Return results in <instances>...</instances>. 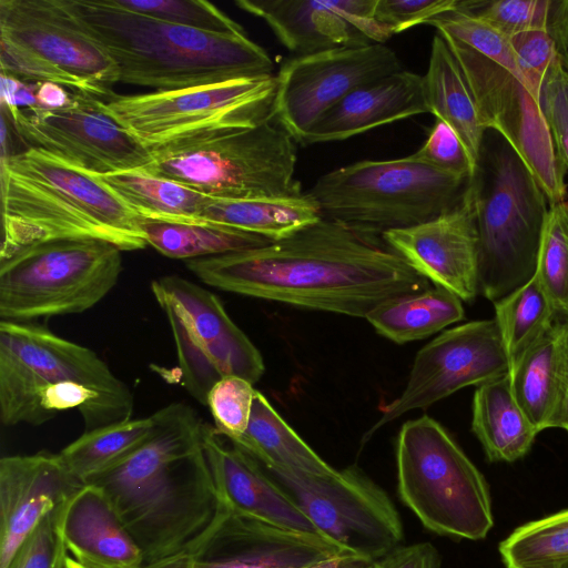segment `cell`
Here are the masks:
<instances>
[{
  "mask_svg": "<svg viewBox=\"0 0 568 568\" xmlns=\"http://www.w3.org/2000/svg\"><path fill=\"white\" fill-rule=\"evenodd\" d=\"M185 266L222 291L365 318L389 300L430 287L382 235L324 217L267 245Z\"/></svg>",
  "mask_w": 568,
  "mask_h": 568,
  "instance_id": "6da1fadb",
  "label": "cell"
},
{
  "mask_svg": "<svg viewBox=\"0 0 568 568\" xmlns=\"http://www.w3.org/2000/svg\"><path fill=\"white\" fill-rule=\"evenodd\" d=\"M162 410L158 429L142 446L87 483L110 498L145 566L182 550L220 508L202 444L204 422L183 403Z\"/></svg>",
  "mask_w": 568,
  "mask_h": 568,
  "instance_id": "7a4b0ae2",
  "label": "cell"
},
{
  "mask_svg": "<svg viewBox=\"0 0 568 568\" xmlns=\"http://www.w3.org/2000/svg\"><path fill=\"white\" fill-rule=\"evenodd\" d=\"M0 262L58 240H100L123 251L144 248L134 213L98 175L28 148L1 162Z\"/></svg>",
  "mask_w": 568,
  "mask_h": 568,
  "instance_id": "3957f363",
  "label": "cell"
},
{
  "mask_svg": "<svg viewBox=\"0 0 568 568\" xmlns=\"http://www.w3.org/2000/svg\"><path fill=\"white\" fill-rule=\"evenodd\" d=\"M63 1L115 62L119 82L163 92L273 74V60L246 34L200 31L108 0Z\"/></svg>",
  "mask_w": 568,
  "mask_h": 568,
  "instance_id": "277c9868",
  "label": "cell"
},
{
  "mask_svg": "<svg viewBox=\"0 0 568 568\" xmlns=\"http://www.w3.org/2000/svg\"><path fill=\"white\" fill-rule=\"evenodd\" d=\"M273 120L181 135L151 148L152 162L143 171L212 199L301 196L296 141Z\"/></svg>",
  "mask_w": 568,
  "mask_h": 568,
  "instance_id": "5b68a950",
  "label": "cell"
},
{
  "mask_svg": "<svg viewBox=\"0 0 568 568\" xmlns=\"http://www.w3.org/2000/svg\"><path fill=\"white\" fill-rule=\"evenodd\" d=\"M468 182L408 155L341 166L320 176L306 194L322 217L382 235L453 210Z\"/></svg>",
  "mask_w": 568,
  "mask_h": 568,
  "instance_id": "8992f818",
  "label": "cell"
},
{
  "mask_svg": "<svg viewBox=\"0 0 568 568\" xmlns=\"http://www.w3.org/2000/svg\"><path fill=\"white\" fill-rule=\"evenodd\" d=\"M400 500L437 535L484 539L494 525L488 485L447 430L424 415L396 443Z\"/></svg>",
  "mask_w": 568,
  "mask_h": 568,
  "instance_id": "52a82bcc",
  "label": "cell"
},
{
  "mask_svg": "<svg viewBox=\"0 0 568 568\" xmlns=\"http://www.w3.org/2000/svg\"><path fill=\"white\" fill-rule=\"evenodd\" d=\"M121 250L100 240L40 243L0 262V321L80 314L116 285Z\"/></svg>",
  "mask_w": 568,
  "mask_h": 568,
  "instance_id": "ba28073f",
  "label": "cell"
},
{
  "mask_svg": "<svg viewBox=\"0 0 568 568\" xmlns=\"http://www.w3.org/2000/svg\"><path fill=\"white\" fill-rule=\"evenodd\" d=\"M478 181V286L493 303L536 273L548 200L518 155L507 145L491 159L489 189Z\"/></svg>",
  "mask_w": 568,
  "mask_h": 568,
  "instance_id": "9c48e42d",
  "label": "cell"
},
{
  "mask_svg": "<svg viewBox=\"0 0 568 568\" xmlns=\"http://www.w3.org/2000/svg\"><path fill=\"white\" fill-rule=\"evenodd\" d=\"M74 381L95 390L121 417L132 418L134 397L92 349L33 323L0 321V418L36 426V397L48 385Z\"/></svg>",
  "mask_w": 568,
  "mask_h": 568,
  "instance_id": "30bf717a",
  "label": "cell"
},
{
  "mask_svg": "<svg viewBox=\"0 0 568 568\" xmlns=\"http://www.w3.org/2000/svg\"><path fill=\"white\" fill-rule=\"evenodd\" d=\"M152 294L172 331L181 383L202 405L213 385L239 376L252 384L263 375V357L211 291L179 275L151 282Z\"/></svg>",
  "mask_w": 568,
  "mask_h": 568,
  "instance_id": "8fae6325",
  "label": "cell"
},
{
  "mask_svg": "<svg viewBox=\"0 0 568 568\" xmlns=\"http://www.w3.org/2000/svg\"><path fill=\"white\" fill-rule=\"evenodd\" d=\"M275 74L174 91L114 94L106 110L149 149L216 128H251L273 120Z\"/></svg>",
  "mask_w": 568,
  "mask_h": 568,
  "instance_id": "7c38bea8",
  "label": "cell"
},
{
  "mask_svg": "<svg viewBox=\"0 0 568 568\" xmlns=\"http://www.w3.org/2000/svg\"><path fill=\"white\" fill-rule=\"evenodd\" d=\"M262 468L320 535L345 550L375 561L400 545L404 529L398 510L359 468L327 475Z\"/></svg>",
  "mask_w": 568,
  "mask_h": 568,
  "instance_id": "4fadbf2b",
  "label": "cell"
},
{
  "mask_svg": "<svg viewBox=\"0 0 568 568\" xmlns=\"http://www.w3.org/2000/svg\"><path fill=\"white\" fill-rule=\"evenodd\" d=\"M443 39L466 78L484 128L501 135L549 204L566 201L567 172L557 156L540 103L507 70L457 41Z\"/></svg>",
  "mask_w": 568,
  "mask_h": 568,
  "instance_id": "5bb4252c",
  "label": "cell"
},
{
  "mask_svg": "<svg viewBox=\"0 0 568 568\" xmlns=\"http://www.w3.org/2000/svg\"><path fill=\"white\" fill-rule=\"evenodd\" d=\"M7 115L28 148L43 150L94 175L143 170L152 162L150 149L106 110L104 100L97 97L74 92L68 108L57 111L19 109Z\"/></svg>",
  "mask_w": 568,
  "mask_h": 568,
  "instance_id": "9a60e30c",
  "label": "cell"
},
{
  "mask_svg": "<svg viewBox=\"0 0 568 568\" xmlns=\"http://www.w3.org/2000/svg\"><path fill=\"white\" fill-rule=\"evenodd\" d=\"M403 70L384 43L337 48L286 60L276 74L274 120L296 143L357 88Z\"/></svg>",
  "mask_w": 568,
  "mask_h": 568,
  "instance_id": "2e32d148",
  "label": "cell"
},
{
  "mask_svg": "<svg viewBox=\"0 0 568 568\" xmlns=\"http://www.w3.org/2000/svg\"><path fill=\"white\" fill-rule=\"evenodd\" d=\"M509 368L494 318L447 329L418 351L404 390L385 405L366 438L409 410L426 408L464 387L498 378Z\"/></svg>",
  "mask_w": 568,
  "mask_h": 568,
  "instance_id": "e0dca14e",
  "label": "cell"
},
{
  "mask_svg": "<svg viewBox=\"0 0 568 568\" xmlns=\"http://www.w3.org/2000/svg\"><path fill=\"white\" fill-rule=\"evenodd\" d=\"M344 551L321 535L242 516L220 504L211 524L187 546L144 568H307Z\"/></svg>",
  "mask_w": 568,
  "mask_h": 568,
  "instance_id": "ac0fdd59",
  "label": "cell"
},
{
  "mask_svg": "<svg viewBox=\"0 0 568 568\" xmlns=\"http://www.w3.org/2000/svg\"><path fill=\"white\" fill-rule=\"evenodd\" d=\"M0 36L89 84L106 101L119 70L63 0H0Z\"/></svg>",
  "mask_w": 568,
  "mask_h": 568,
  "instance_id": "d6986e66",
  "label": "cell"
},
{
  "mask_svg": "<svg viewBox=\"0 0 568 568\" xmlns=\"http://www.w3.org/2000/svg\"><path fill=\"white\" fill-rule=\"evenodd\" d=\"M477 194L475 176L453 210L425 223L382 234L418 274L467 303L479 294Z\"/></svg>",
  "mask_w": 568,
  "mask_h": 568,
  "instance_id": "ffe728a7",
  "label": "cell"
},
{
  "mask_svg": "<svg viewBox=\"0 0 568 568\" xmlns=\"http://www.w3.org/2000/svg\"><path fill=\"white\" fill-rule=\"evenodd\" d=\"M377 0H236L296 57L384 43L392 33L375 21Z\"/></svg>",
  "mask_w": 568,
  "mask_h": 568,
  "instance_id": "44dd1931",
  "label": "cell"
},
{
  "mask_svg": "<svg viewBox=\"0 0 568 568\" xmlns=\"http://www.w3.org/2000/svg\"><path fill=\"white\" fill-rule=\"evenodd\" d=\"M84 484L60 454L39 452L0 460V568L51 513Z\"/></svg>",
  "mask_w": 568,
  "mask_h": 568,
  "instance_id": "7402d4cb",
  "label": "cell"
},
{
  "mask_svg": "<svg viewBox=\"0 0 568 568\" xmlns=\"http://www.w3.org/2000/svg\"><path fill=\"white\" fill-rule=\"evenodd\" d=\"M202 444L222 506L282 528L320 535L252 456L206 423L203 425Z\"/></svg>",
  "mask_w": 568,
  "mask_h": 568,
  "instance_id": "603a6c76",
  "label": "cell"
},
{
  "mask_svg": "<svg viewBox=\"0 0 568 568\" xmlns=\"http://www.w3.org/2000/svg\"><path fill=\"white\" fill-rule=\"evenodd\" d=\"M55 516L68 552L83 567H145L141 548L101 487L84 484L55 510Z\"/></svg>",
  "mask_w": 568,
  "mask_h": 568,
  "instance_id": "cb8c5ba5",
  "label": "cell"
},
{
  "mask_svg": "<svg viewBox=\"0 0 568 568\" xmlns=\"http://www.w3.org/2000/svg\"><path fill=\"white\" fill-rule=\"evenodd\" d=\"M424 113L423 75L403 69L351 92L322 115L302 144L346 140Z\"/></svg>",
  "mask_w": 568,
  "mask_h": 568,
  "instance_id": "d4e9b609",
  "label": "cell"
},
{
  "mask_svg": "<svg viewBox=\"0 0 568 568\" xmlns=\"http://www.w3.org/2000/svg\"><path fill=\"white\" fill-rule=\"evenodd\" d=\"M568 318L560 317L509 368L515 399L537 433L551 428L565 393Z\"/></svg>",
  "mask_w": 568,
  "mask_h": 568,
  "instance_id": "484cf974",
  "label": "cell"
},
{
  "mask_svg": "<svg viewBox=\"0 0 568 568\" xmlns=\"http://www.w3.org/2000/svg\"><path fill=\"white\" fill-rule=\"evenodd\" d=\"M423 87L428 113L454 130L478 171L486 129L456 58L438 33L432 41Z\"/></svg>",
  "mask_w": 568,
  "mask_h": 568,
  "instance_id": "4316f807",
  "label": "cell"
},
{
  "mask_svg": "<svg viewBox=\"0 0 568 568\" xmlns=\"http://www.w3.org/2000/svg\"><path fill=\"white\" fill-rule=\"evenodd\" d=\"M471 430L489 462L511 463L530 450L538 433L513 395L509 373L477 386Z\"/></svg>",
  "mask_w": 568,
  "mask_h": 568,
  "instance_id": "83f0119b",
  "label": "cell"
},
{
  "mask_svg": "<svg viewBox=\"0 0 568 568\" xmlns=\"http://www.w3.org/2000/svg\"><path fill=\"white\" fill-rule=\"evenodd\" d=\"M232 442V440H230ZM266 468L327 475L335 470L255 392L248 426L232 442Z\"/></svg>",
  "mask_w": 568,
  "mask_h": 568,
  "instance_id": "f1b7e54d",
  "label": "cell"
},
{
  "mask_svg": "<svg viewBox=\"0 0 568 568\" xmlns=\"http://www.w3.org/2000/svg\"><path fill=\"white\" fill-rule=\"evenodd\" d=\"M462 300L443 287L389 300L374 308L366 320L384 337L408 343L428 337L464 318Z\"/></svg>",
  "mask_w": 568,
  "mask_h": 568,
  "instance_id": "f546056e",
  "label": "cell"
},
{
  "mask_svg": "<svg viewBox=\"0 0 568 568\" xmlns=\"http://www.w3.org/2000/svg\"><path fill=\"white\" fill-rule=\"evenodd\" d=\"M317 204L306 194L296 197L223 200L212 199L202 220L263 236L285 239L321 219Z\"/></svg>",
  "mask_w": 568,
  "mask_h": 568,
  "instance_id": "4dcf8cb0",
  "label": "cell"
},
{
  "mask_svg": "<svg viewBox=\"0 0 568 568\" xmlns=\"http://www.w3.org/2000/svg\"><path fill=\"white\" fill-rule=\"evenodd\" d=\"M140 226L149 245L168 257L185 261L261 247L272 242L206 220L176 222L140 217Z\"/></svg>",
  "mask_w": 568,
  "mask_h": 568,
  "instance_id": "1f68e13d",
  "label": "cell"
},
{
  "mask_svg": "<svg viewBox=\"0 0 568 568\" xmlns=\"http://www.w3.org/2000/svg\"><path fill=\"white\" fill-rule=\"evenodd\" d=\"M140 217L191 222L202 220L212 197L179 182L130 170L98 175Z\"/></svg>",
  "mask_w": 568,
  "mask_h": 568,
  "instance_id": "d6a6232c",
  "label": "cell"
},
{
  "mask_svg": "<svg viewBox=\"0 0 568 568\" xmlns=\"http://www.w3.org/2000/svg\"><path fill=\"white\" fill-rule=\"evenodd\" d=\"M162 416L161 408L143 418L132 417L84 432L59 454L72 475L87 484L142 446L155 433Z\"/></svg>",
  "mask_w": 568,
  "mask_h": 568,
  "instance_id": "836d02e7",
  "label": "cell"
},
{
  "mask_svg": "<svg viewBox=\"0 0 568 568\" xmlns=\"http://www.w3.org/2000/svg\"><path fill=\"white\" fill-rule=\"evenodd\" d=\"M497 324L510 365L560 318L537 274L494 302Z\"/></svg>",
  "mask_w": 568,
  "mask_h": 568,
  "instance_id": "e575fe53",
  "label": "cell"
},
{
  "mask_svg": "<svg viewBox=\"0 0 568 568\" xmlns=\"http://www.w3.org/2000/svg\"><path fill=\"white\" fill-rule=\"evenodd\" d=\"M499 552L506 568H566L568 509L518 527Z\"/></svg>",
  "mask_w": 568,
  "mask_h": 568,
  "instance_id": "d590c367",
  "label": "cell"
},
{
  "mask_svg": "<svg viewBox=\"0 0 568 568\" xmlns=\"http://www.w3.org/2000/svg\"><path fill=\"white\" fill-rule=\"evenodd\" d=\"M536 274L559 317L568 318V201L549 204Z\"/></svg>",
  "mask_w": 568,
  "mask_h": 568,
  "instance_id": "8d00e7d4",
  "label": "cell"
},
{
  "mask_svg": "<svg viewBox=\"0 0 568 568\" xmlns=\"http://www.w3.org/2000/svg\"><path fill=\"white\" fill-rule=\"evenodd\" d=\"M437 33L457 41L507 70L526 87L510 39L468 9H460L433 19ZM527 88V87H526Z\"/></svg>",
  "mask_w": 568,
  "mask_h": 568,
  "instance_id": "74e56055",
  "label": "cell"
},
{
  "mask_svg": "<svg viewBox=\"0 0 568 568\" xmlns=\"http://www.w3.org/2000/svg\"><path fill=\"white\" fill-rule=\"evenodd\" d=\"M110 4L173 24L221 34H245L241 24L204 0H108Z\"/></svg>",
  "mask_w": 568,
  "mask_h": 568,
  "instance_id": "f35d334b",
  "label": "cell"
},
{
  "mask_svg": "<svg viewBox=\"0 0 568 568\" xmlns=\"http://www.w3.org/2000/svg\"><path fill=\"white\" fill-rule=\"evenodd\" d=\"M256 389L239 376H226L210 389L206 406L215 430L229 440L239 439L246 430Z\"/></svg>",
  "mask_w": 568,
  "mask_h": 568,
  "instance_id": "ab89813d",
  "label": "cell"
},
{
  "mask_svg": "<svg viewBox=\"0 0 568 568\" xmlns=\"http://www.w3.org/2000/svg\"><path fill=\"white\" fill-rule=\"evenodd\" d=\"M0 38L1 72L12 75L23 82L59 83L70 91L101 99L89 84L61 71L44 59L11 40L1 36Z\"/></svg>",
  "mask_w": 568,
  "mask_h": 568,
  "instance_id": "60d3db41",
  "label": "cell"
},
{
  "mask_svg": "<svg viewBox=\"0 0 568 568\" xmlns=\"http://www.w3.org/2000/svg\"><path fill=\"white\" fill-rule=\"evenodd\" d=\"M480 1L468 0H377L374 19L392 36L460 9L476 11Z\"/></svg>",
  "mask_w": 568,
  "mask_h": 568,
  "instance_id": "b9f144b4",
  "label": "cell"
},
{
  "mask_svg": "<svg viewBox=\"0 0 568 568\" xmlns=\"http://www.w3.org/2000/svg\"><path fill=\"white\" fill-rule=\"evenodd\" d=\"M551 4L552 0L486 1L476 13L510 39L526 31L548 30Z\"/></svg>",
  "mask_w": 568,
  "mask_h": 568,
  "instance_id": "7bdbcfd3",
  "label": "cell"
},
{
  "mask_svg": "<svg viewBox=\"0 0 568 568\" xmlns=\"http://www.w3.org/2000/svg\"><path fill=\"white\" fill-rule=\"evenodd\" d=\"M414 159L439 171L471 180L477 172L454 130L436 119L426 141L414 153Z\"/></svg>",
  "mask_w": 568,
  "mask_h": 568,
  "instance_id": "ee69618b",
  "label": "cell"
},
{
  "mask_svg": "<svg viewBox=\"0 0 568 568\" xmlns=\"http://www.w3.org/2000/svg\"><path fill=\"white\" fill-rule=\"evenodd\" d=\"M539 102L557 156L568 173V78L559 59L544 79Z\"/></svg>",
  "mask_w": 568,
  "mask_h": 568,
  "instance_id": "f6af8a7d",
  "label": "cell"
},
{
  "mask_svg": "<svg viewBox=\"0 0 568 568\" xmlns=\"http://www.w3.org/2000/svg\"><path fill=\"white\" fill-rule=\"evenodd\" d=\"M510 43L527 90L539 102L544 79L549 69L558 61L554 39L548 30H532L511 37Z\"/></svg>",
  "mask_w": 568,
  "mask_h": 568,
  "instance_id": "bcb514c9",
  "label": "cell"
},
{
  "mask_svg": "<svg viewBox=\"0 0 568 568\" xmlns=\"http://www.w3.org/2000/svg\"><path fill=\"white\" fill-rule=\"evenodd\" d=\"M55 510L21 544L7 568L65 567L69 552L57 527Z\"/></svg>",
  "mask_w": 568,
  "mask_h": 568,
  "instance_id": "7dc6e473",
  "label": "cell"
},
{
  "mask_svg": "<svg viewBox=\"0 0 568 568\" xmlns=\"http://www.w3.org/2000/svg\"><path fill=\"white\" fill-rule=\"evenodd\" d=\"M375 568H442V558L428 541L399 545L375 560Z\"/></svg>",
  "mask_w": 568,
  "mask_h": 568,
  "instance_id": "c3c4849f",
  "label": "cell"
},
{
  "mask_svg": "<svg viewBox=\"0 0 568 568\" xmlns=\"http://www.w3.org/2000/svg\"><path fill=\"white\" fill-rule=\"evenodd\" d=\"M548 32L554 39L560 67L568 78V0H552Z\"/></svg>",
  "mask_w": 568,
  "mask_h": 568,
  "instance_id": "681fc988",
  "label": "cell"
},
{
  "mask_svg": "<svg viewBox=\"0 0 568 568\" xmlns=\"http://www.w3.org/2000/svg\"><path fill=\"white\" fill-rule=\"evenodd\" d=\"M74 92L54 82L37 83L36 98L38 109L57 111L68 108L73 102Z\"/></svg>",
  "mask_w": 568,
  "mask_h": 568,
  "instance_id": "f907efd6",
  "label": "cell"
},
{
  "mask_svg": "<svg viewBox=\"0 0 568 568\" xmlns=\"http://www.w3.org/2000/svg\"><path fill=\"white\" fill-rule=\"evenodd\" d=\"M307 568H375V561L351 551H344Z\"/></svg>",
  "mask_w": 568,
  "mask_h": 568,
  "instance_id": "816d5d0a",
  "label": "cell"
},
{
  "mask_svg": "<svg viewBox=\"0 0 568 568\" xmlns=\"http://www.w3.org/2000/svg\"><path fill=\"white\" fill-rule=\"evenodd\" d=\"M1 108L10 111L13 108L16 92L21 81L12 75L1 72Z\"/></svg>",
  "mask_w": 568,
  "mask_h": 568,
  "instance_id": "f5cc1de1",
  "label": "cell"
},
{
  "mask_svg": "<svg viewBox=\"0 0 568 568\" xmlns=\"http://www.w3.org/2000/svg\"><path fill=\"white\" fill-rule=\"evenodd\" d=\"M551 428H560L568 432V366L564 398L560 408L551 423Z\"/></svg>",
  "mask_w": 568,
  "mask_h": 568,
  "instance_id": "db71d44e",
  "label": "cell"
},
{
  "mask_svg": "<svg viewBox=\"0 0 568 568\" xmlns=\"http://www.w3.org/2000/svg\"><path fill=\"white\" fill-rule=\"evenodd\" d=\"M64 568H85V567H83L82 565L77 562L72 557L69 556Z\"/></svg>",
  "mask_w": 568,
  "mask_h": 568,
  "instance_id": "11a10c76",
  "label": "cell"
},
{
  "mask_svg": "<svg viewBox=\"0 0 568 568\" xmlns=\"http://www.w3.org/2000/svg\"><path fill=\"white\" fill-rule=\"evenodd\" d=\"M566 568H568V566Z\"/></svg>",
  "mask_w": 568,
  "mask_h": 568,
  "instance_id": "9f6ffc18",
  "label": "cell"
}]
</instances>
